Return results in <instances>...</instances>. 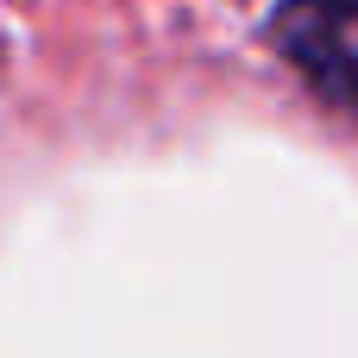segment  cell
Returning <instances> with one entry per match:
<instances>
[{
	"label": "cell",
	"mask_w": 358,
	"mask_h": 358,
	"mask_svg": "<svg viewBox=\"0 0 358 358\" xmlns=\"http://www.w3.org/2000/svg\"><path fill=\"white\" fill-rule=\"evenodd\" d=\"M271 44L327 107L358 113V0H283Z\"/></svg>",
	"instance_id": "cell-1"
}]
</instances>
